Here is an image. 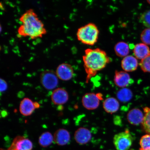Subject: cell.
<instances>
[{"mask_svg": "<svg viewBox=\"0 0 150 150\" xmlns=\"http://www.w3.org/2000/svg\"><path fill=\"white\" fill-rule=\"evenodd\" d=\"M71 136L68 131L64 129H58L54 133V142L59 146H64L70 142Z\"/></svg>", "mask_w": 150, "mask_h": 150, "instance_id": "obj_12", "label": "cell"}, {"mask_svg": "<svg viewBox=\"0 0 150 150\" xmlns=\"http://www.w3.org/2000/svg\"><path fill=\"white\" fill-rule=\"evenodd\" d=\"M139 21L145 27L150 28V10L145 11L141 15Z\"/></svg>", "mask_w": 150, "mask_h": 150, "instance_id": "obj_23", "label": "cell"}, {"mask_svg": "<svg viewBox=\"0 0 150 150\" xmlns=\"http://www.w3.org/2000/svg\"><path fill=\"white\" fill-rule=\"evenodd\" d=\"M130 46L127 43L121 42L117 43L114 47V51L116 55L120 57H125L128 56Z\"/></svg>", "mask_w": 150, "mask_h": 150, "instance_id": "obj_18", "label": "cell"}, {"mask_svg": "<svg viewBox=\"0 0 150 150\" xmlns=\"http://www.w3.org/2000/svg\"><path fill=\"white\" fill-rule=\"evenodd\" d=\"M140 150H142V149H140Z\"/></svg>", "mask_w": 150, "mask_h": 150, "instance_id": "obj_29", "label": "cell"}, {"mask_svg": "<svg viewBox=\"0 0 150 150\" xmlns=\"http://www.w3.org/2000/svg\"><path fill=\"white\" fill-rule=\"evenodd\" d=\"M147 2L149 4H150V1H147Z\"/></svg>", "mask_w": 150, "mask_h": 150, "instance_id": "obj_28", "label": "cell"}, {"mask_svg": "<svg viewBox=\"0 0 150 150\" xmlns=\"http://www.w3.org/2000/svg\"><path fill=\"white\" fill-rule=\"evenodd\" d=\"M138 61L135 56L128 55L124 57L121 61V67L126 72H133L137 70L138 67Z\"/></svg>", "mask_w": 150, "mask_h": 150, "instance_id": "obj_13", "label": "cell"}, {"mask_svg": "<svg viewBox=\"0 0 150 150\" xmlns=\"http://www.w3.org/2000/svg\"><path fill=\"white\" fill-rule=\"evenodd\" d=\"M69 96L67 92L62 88H58L54 90L51 95L52 103L55 105H63L69 100Z\"/></svg>", "mask_w": 150, "mask_h": 150, "instance_id": "obj_9", "label": "cell"}, {"mask_svg": "<svg viewBox=\"0 0 150 150\" xmlns=\"http://www.w3.org/2000/svg\"><path fill=\"white\" fill-rule=\"evenodd\" d=\"M118 99L121 102L125 103L129 102L133 97V93L130 89L127 88H123L118 91L117 94Z\"/></svg>", "mask_w": 150, "mask_h": 150, "instance_id": "obj_20", "label": "cell"}, {"mask_svg": "<svg viewBox=\"0 0 150 150\" xmlns=\"http://www.w3.org/2000/svg\"><path fill=\"white\" fill-rule=\"evenodd\" d=\"M74 138L78 144L85 145L91 139L92 134L89 129L84 127H80L75 132Z\"/></svg>", "mask_w": 150, "mask_h": 150, "instance_id": "obj_11", "label": "cell"}, {"mask_svg": "<svg viewBox=\"0 0 150 150\" xmlns=\"http://www.w3.org/2000/svg\"><path fill=\"white\" fill-rule=\"evenodd\" d=\"M143 112L139 109L134 108L131 110L127 114L129 122L133 125H138L142 123L144 119Z\"/></svg>", "mask_w": 150, "mask_h": 150, "instance_id": "obj_14", "label": "cell"}, {"mask_svg": "<svg viewBox=\"0 0 150 150\" xmlns=\"http://www.w3.org/2000/svg\"><path fill=\"white\" fill-rule=\"evenodd\" d=\"M141 149L144 150H150V135L147 134L142 136L140 140Z\"/></svg>", "mask_w": 150, "mask_h": 150, "instance_id": "obj_22", "label": "cell"}, {"mask_svg": "<svg viewBox=\"0 0 150 150\" xmlns=\"http://www.w3.org/2000/svg\"><path fill=\"white\" fill-rule=\"evenodd\" d=\"M54 136L49 132H44L41 135L39 139V145L43 147H48L52 143Z\"/></svg>", "mask_w": 150, "mask_h": 150, "instance_id": "obj_19", "label": "cell"}, {"mask_svg": "<svg viewBox=\"0 0 150 150\" xmlns=\"http://www.w3.org/2000/svg\"><path fill=\"white\" fill-rule=\"evenodd\" d=\"M142 70L145 72L150 73V54L142 60L139 63Z\"/></svg>", "mask_w": 150, "mask_h": 150, "instance_id": "obj_24", "label": "cell"}, {"mask_svg": "<svg viewBox=\"0 0 150 150\" xmlns=\"http://www.w3.org/2000/svg\"><path fill=\"white\" fill-rule=\"evenodd\" d=\"M82 59L84 68L87 74V82L111 61V59L106 52L99 48L86 50Z\"/></svg>", "mask_w": 150, "mask_h": 150, "instance_id": "obj_2", "label": "cell"}, {"mask_svg": "<svg viewBox=\"0 0 150 150\" xmlns=\"http://www.w3.org/2000/svg\"><path fill=\"white\" fill-rule=\"evenodd\" d=\"M113 143L117 150H128L132 146L133 137L128 129L114 136Z\"/></svg>", "mask_w": 150, "mask_h": 150, "instance_id": "obj_4", "label": "cell"}, {"mask_svg": "<svg viewBox=\"0 0 150 150\" xmlns=\"http://www.w3.org/2000/svg\"><path fill=\"white\" fill-rule=\"evenodd\" d=\"M11 147L16 150H32L33 145L30 140L18 136L14 139Z\"/></svg>", "mask_w": 150, "mask_h": 150, "instance_id": "obj_10", "label": "cell"}, {"mask_svg": "<svg viewBox=\"0 0 150 150\" xmlns=\"http://www.w3.org/2000/svg\"><path fill=\"white\" fill-rule=\"evenodd\" d=\"M40 80L43 87L47 90L54 89L59 84L57 75L52 70H46L41 73Z\"/></svg>", "mask_w": 150, "mask_h": 150, "instance_id": "obj_5", "label": "cell"}, {"mask_svg": "<svg viewBox=\"0 0 150 150\" xmlns=\"http://www.w3.org/2000/svg\"><path fill=\"white\" fill-rule=\"evenodd\" d=\"M134 55L137 59L142 60L150 54V50L147 45L144 43L137 44L134 47Z\"/></svg>", "mask_w": 150, "mask_h": 150, "instance_id": "obj_16", "label": "cell"}, {"mask_svg": "<svg viewBox=\"0 0 150 150\" xmlns=\"http://www.w3.org/2000/svg\"><path fill=\"white\" fill-rule=\"evenodd\" d=\"M99 30L95 24L90 23L79 28L76 36L79 41L83 44L93 46L98 38Z\"/></svg>", "mask_w": 150, "mask_h": 150, "instance_id": "obj_3", "label": "cell"}, {"mask_svg": "<svg viewBox=\"0 0 150 150\" xmlns=\"http://www.w3.org/2000/svg\"><path fill=\"white\" fill-rule=\"evenodd\" d=\"M20 111L22 115L28 116L31 115L35 109V103L30 99L24 98L20 103Z\"/></svg>", "mask_w": 150, "mask_h": 150, "instance_id": "obj_15", "label": "cell"}, {"mask_svg": "<svg viewBox=\"0 0 150 150\" xmlns=\"http://www.w3.org/2000/svg\"><path fill=\"white\" fill-rule=\"evenodd\" d=\"M22 24L18 28L20 36L29 37L32 39L42 38L47 33L44 23L33 9H29L22 14L19 18Z\"/></svg>", "mask_w": 150, "mask_h": 150, "instance_id": "obj_1", "label": "cell"}, {"mask_svg": "<svg viewBox=\"0 0 150 150\" xmlns=\"http://www.w3.org/2000/svg\"><path fill=\"white\" fill-rule=\"evenodd\" d=\"M1 92H3L6 91L8 88V85L6 81L1 78Z\"/></svg>", "mask_w": 150, "mask_h": 150, "instance_id": "obj_26", "label": "cell"}, {"mask_svg": "<svg viewBox=\"0 0 150 150\" xmlns=\"http://www.w3.org/2000/svg\"><path fill=\"white\" fill-rule=\"evenodd\" d=\"M140 39L144 44L150 45V28H147L142 31L140 35Z\"/></svg>", "mask_w": 150, "mask_h": 150, "instance_id": "obj_25", "label": "cell"}, {"mask_svg": "<svg viewBox=\"0 0 150 150\" xmlns=\"http://www.w3.org/2000/svg\"><path fill=\"white\" fill-rule=\"evenodd\" d=\"M103 107L108 113H115L119 109V103L116 98L110 97L106 99L103 102Z\"/></svg>", "mask_w": 150, "mask_h": 150, "instance_id": "obj_17", "label": "cell"}, {"mask_svg": "<svg viewBox=\"0 0 150 150\" xmlns=\"http://www.w3.org/2000/svg\"><path fill=\"white\" fill-rule=\"evenodd\" d=\"M56 74L59 79L67 81L71 80L74 76V69L69 64L62 63L56 69Z\"/></svg>", "mask_w": 150, "mask_h": 150, "instance_id": "obj_6", "label": "cell"}, {"mask_svg": "<svg viewBox=\"0 0 150 150\" xmlns=\"http://www.w3.org/2000/svg\"><path fill=\"white\" fill-rule=\"evenodd\" d=\"M34 103L35 108H39V106H39V104L37 102H34Z\"/></svg>", "mask_w": 150, "mask_h": 150, "instance_id": "obj_27", "label": "cell"}, {"mask_svg": "<svg viewBox=\"0 0 150 150\" xmlns=\"http://www.w3.org/2000/svg\"><path fill=\"white\" fill-rule=\"evenodd\" d=\"M98 96L93 93H88L84 95L82 99L84 108L89 110H95L98 108L100 99Z\"/></svg>", "mask_w": 150, "mask_h": 150, "instance_id": "obj_8", "label": "cell"}, {"mask_svg": "<svg viewBox=\"0 0 150 150\" xmlns=\"http://www.w3.org/2000/svg\"><path fill=\"white\" fill-rule=\"evenodd\" d=\"M144 110L145 115L142 123V127L145 132L150 135V108H144Z\"/></svg>", "mask_w": 150, "mask_h": 150, "instance_id": "obj_21", "label": "cell"}, {"mask_svg": "<svg viewBox=\"0 0 150 150\" xmlns=\"http://www.w3.org/2000/svg\"><path fill=\"white\" fill-rule=\"evenodd\" d=\"M114 82L118 87L125 88L133 84L134 80L127 72L116 71L114 76Z\"/></svg>", "mask_w": 150, "mask_h": 150, "instance_id": "obj_7", "label": "cell"}]
</instances>
